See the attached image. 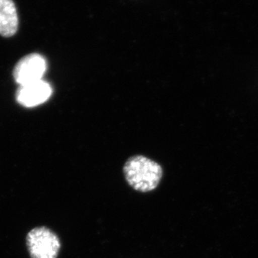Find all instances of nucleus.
<instances>
[{"label":"nucleus","instance_id":"nucleus-1","mask_svg":"<svg viewBox=\"0 0 258 258\" xmlns=\"http://www.w3.org/2000/svg\"><path fill=\"white\" fill-rule=\"evenodd\" d=\"M123 173L129 185L140 192L156 189L163 176L162 167L157 162L142 155L127 159Z\"/></svg>","mask_w":258,"mask_h":258},{"label":"nucleus","instance_id":"nucleus-2","mask_svg":"<svg viewBox=\"0 0 258 258\" xmlns=\"http://www.w3.org/2000/svg\"><path fill=\"white\" fill-rule=\"evenodd\" d=\"M27 246L31 258H56L60 251L58 236L46 227H37L27 236Z\"/></svg>","mask_w":258,"mask_h":258},{"label":"nucleus","instance_id":"nucleus-3","mask_svg":"<svg viewBox=\"0 0 258 258\" xmlns=\"http://www.w3.org/2000/svg\"><path fill=\"white\" fill-rule=\"evenodd\" d=\"M46 60L39 54H30L22 58L15 66L14 78L20 86L42 80L46 72Z\"/></svg>","mask_w":258,"mask_h":258},{"label":"nucleus","instance_id":"nucleus-4","mask_svg":"<svg viewBox=\"0 0 258 258\" xmlns=\"http://www.w3.org/2000/svg\"><path fill=\"white\" fill-rule=\"evenodd\" d=\"M51 94L52 88L50 85L40 80L30 84L20 86L16 93V99L23 107H34L46 102Z\"/></svg>","mask_w":258,"mask_h":258},{"label":"nucleus","instance_id":"nucleus-5","mask_svg":"<svg viewBox=\"0 0 258 258\" xmlns=\"http://www.w3.org/2000/svg\"><path fill=\"white\" fill-rule=\"evenodd\" d=\"M19 18L13 0H0V35L11 37L17 32Z\"/></svg>","mask_w":258,"mask_h":258}]
</instances>
